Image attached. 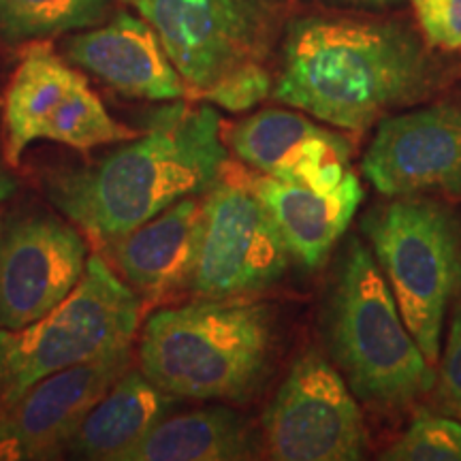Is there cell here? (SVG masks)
<instances>
[{"instance_id":"1","label":"cell","mask_w":461,"mask_h":461,"mask_svg":"<svg viewBox=\"0 0 461 461\" xmlns=\"http://www.w3.org/2000/svg\"><path fill=\"white\" fill-rule=\"evenodd\" d=\"M436 67L411 28L367 17L291 22L272 95L321 122L361 132L429 95Z\"/></svg>"},{"instance_id":"2","label":"cell","mask_w":461,"mask_h":461,"mask_svg":"<svg viewBox=\"0 0 461 461\" xmlns=\"http://www.w3.org/2000/svg\"><path fill=\"white\" fill-rule=\"evenodd\" d=\"M227 163L221 115L177 103L99 163L54 171L43 184L60 214L107 244L180 199L207 193Z\"/></svg>"},{"instance_id":"3","label":"cell","mask_w":461,"mask_h":461,"mask_svg":"<svg viewBox=\"0 0 461 461\" xmlns=\"http://www.w3.org/2000/svg\"><path fill=\"white\" fill-rule=\"evenodd\" d=\"M274 312L244 297L165 308L146 321L141 372L176 400H246L267 372Z\"/></svg>"},{"instance_id":"4","label":"cell","mask_w":461,"mask_h":461,"mask_svg":"<svg viewBox=\"0 0 461 461\" xmlns=\"http://www.w3.org/2000/svg\"><path fill=\"white\" fill-rule=\"evenodd\" d=\"M327 321L348 387L372 408L403 411L436 384L383 269L359 240L346 246Z\"/></svg>"},{"instance_id":"5","label":"cell","mask_w":461,"mask_h":461,"mask_svg":"<svg viewBox=\"0 0 461 461\" xmlns=\"http://www.w3.org/2000/svg\"><path fill=\"white\" fill-rule=\"evenodd\" d=\"M141 299L92 255L84 278L65 302L22 330H0V414L39 380L132 346Z\"/></svg>"},{"instance_id":"6","label":"cell","mask_w":461,"mask_h":461,"mask_svg":"<svg viewBox=\"0 0 461 461\" xmlns=\"http://www.w3.org/2000/svg\"><path fill=\"white\" fill-rule=\"evenodd\" d=\"M395 302L431 366L440 357L448 305L461 293V224L438 201L397 197L361 222Z\"/></svg>"},{"instance_id":"7","label":"cell","mask_w":461,"mask_h":461,"mask_svg":"<svg viewBox=\"0 0 461 461\" xmlns=\"http://www.w3.org/2000/svg\"><path fill=\"white\" fill-rule=\"evenodd\" d=\"M282 0H140L188 86L205 96L229 77L265 67L278 41Z\"/></svg>"},{"instance_id":"8","label":"cell","mask_w":461,"mask_h":461,"mask_svg":"<svg viewBox=\"0 0 461 461\" xmlns=\"http://www.w3.org/2000/svg\"><path fill=\"white\" fill-rule=\"evenodd\" d=\"M5 160L20 165L34 141L75 149L122 143L140 135L113 120L82 73L50 45H28L5 90Z\"/></svg>"},{"instance_id":"9","label":"cell","mask_w":461,"mask_h":461,"mask_svg":"<svg viewBox=\"0 0 461 461\" xmlns=\"http://www.w3.org/2000/svg\"><path fill=\"white\" fill-rule=\"evenodd\" d=\"M291 248L241 169L224 167L205 193L203 230L190 286L203 299L244 297L278 282Z\"/></svg>"},{"instance_id":"10","label":"cell","mask_w":461,"mask_h":461,"mask_svg":"<svg viewBox=\"0 0 461 461\" xmlns=\"http://www.w3.org/2000/svg\"><path fill=\"white\" fill-rule=\"evenodd\" d=\"M267 451L280 461H357L367 429L353 389L319 353H303L263 414Z\"/></svg>"},{"instance_id":"11","label":"cell","mask_w":461,"mask_h":461,"mask_svg":"<svg viewBox=\"0 0 461 461\" xmlns=\"http://www.w3.org/2000/svg\"><path fill=\"white\" fill-rule=\"evenodd\" d=\"M79 230L43 210L0 218V330H22L71 295L88 265Z\"/></svg>"},{"instance_id":"12","label":"cell","mask_w":461,"mask_h":461,"mask_svg":"<svg viewBox=\"0 0 461 461\" xmlns=\"http://www.w3.org/2000/svg\"><path fill=\"white\" fill-rule=\"evenodd\" d=\"M132 361L131 346L39 380L0 414V461L50 459L67 451L86 414Z\"/></svg>"},{"instance_id":"13","label":"cell","mask_w":461,"mask_h":461,"mask_svg":"<svg viewBox=\"0 0 461 461\" xmlns=\"http://www.w3.org/2000/svg\"><path fill=\"white\" fill-rule=\"evenodd\" d=\"M361 169L387 197L425 190L461 194V107L431 105L383 118Z\"/></svg>"},{"instance_id":"14","label":"cell","mask_w":461,"mask_h":461,"mask_svg":"<svg viewBox=\"0 0 461 461\" xmlns=\"http://www.w3.org/2000/svg\"><path fill=\"white\" fill-rule=\"evenodd\" d=\"M229 146L255 171L316 193H331L350 173V141L288 109H263L241 120L229 132Z\"/></svg>"},{"instance_id":"15","label":"cell","mask_w":461,"mask_h":461,"mask_svg":"<svg viewBox=\"0 0 461 461\" xmlns=\"http://www.w3.org/2000/svg\"><path fill=\"white\" fill-rule=\"evenodd\" d=\"M65 50L68 60L131 99L173 101L188 92L146 17L113 15L107 24L68 37Z\"/></svg>"},{"instance_id":"16","label":"cell","mask_w":461,"mask_h":461,"mask_svg":"<svg viewBox=\"0 0 461 461\" xmlns=\"http://www.w3.org/2000/svg\"><path fill=\"white\" fill-rule=\"evenodd\" d=\"M201 230L203 201L184 197L103 246L132 291L160 299L193 282Z\"/></svg>"},{"instance_id":"17","label":"cell","mask_w":461,"mask_h":461,"mask_svg":"<svg viewBox=\"0 0 461 461\" xmlns=\"http://www.w3.org/2000/svg\"><path fill=\"white\" fill-rule=\"evenodd\" d=\"M241 176L274 216L293 255L312 269L327 261L363 199L361 182L353 171L331 193H316L265 173L241 171Z\"/></svg>"},{"instance_id":"18","label":"cell","mask_w":461,"mask_h":461,"mask_svg":"<svg viewBox=\"0 0 461 461\" xmlns=\"http://www.w3.org/2000/svg\"><path fill=\"white\" fill-rule=\"evenodd\" d=\"M176 397L143 372L126 370L75 431L67 451L86 459L120 461L171 411Z\"/></svg>"},{"instance_id":"19","label":"cell","mask_w":461,"mask_h":461,"mask_svg":"<svg viewBox=\"0 0 461 461\" xmlns=\"http://www.w3.org/2000/svg\"><path fill=\"white\" fill-rule=\"evenodd\" d=\"M250 425L229 408H203L163 419L120 461H235L252 459Z\"/></svg>"},{"instance_id":"20","label":"cell","mask_w":461,"mask_h":461,"mask_svg":"<svg viewBox=\"0 0 461 461\" xmlns=\"http://www.w3.org/2000/svg\"><path fill=\"white\" fill-rule=\"evenodd\" d=\"M113 0H0V39L26 43L101 26Z\"/></svg>"},{"instance_id":"21","label":"cell","mask_w":461,"mask_h":461,"mask_svg":"<svg viewBox=\"0 0 461 461\" xmlns=\"http://www.w3.org/2000/svg\"><path fill=\"white\" fill-rule=\"evenodd\" d=\"M384 461H461V420L429 411L414 414L393 447L380 455Z\"/></svg>"},{"instance_id":"22","label":"cell","mask_w":461,"mask_h":461,"mask_svg":"<svg viewBox=\"0 0 461 461\" xmlns=\"http://www.w3.org/2000/svg\"><path fill=\"white\" fill-rule=\"evenodd\" d=\"M420 32L434 48L461 50V0H408Z\"/></svg>"},{"instance_id":"23","label":"cell","mask_w":461,"mask_h":461,"mask_svg":"<svg viewBox=\"0 0 461 461\" xmlns=\"http://www.w3.org/2000/svg\"><path fill=\"white\" fill-rule=\"evenodd\" d=\"M274 82L272 73L267 67L250 68V71H241L227 82L216 86L203 96L205 101L214 103L216 107L227 109V112H248V109L257 107L258 103L267 99L272 95Z\"/></svg>"},{"instance_id":"24","label":"cell","mask_w":461,"mask_h":461,"mask_svg":"<svg viewBox=\"0 0 461 461\" xmlns=\"http://www.w3.org/2000/svg\"><path fill=\"white\" fill-rule=\"evenodd\" d=\"M438 402L442 411L461 420V303L455 308L451 330H448Z\"/></svg>"},{"instance_id":"25","label":"cell","mask_w":461,"mask_h":461,"mask_svg":"<svg viewBox=\"0 0 461 461\" xmlns=\"http://www.w3.org/2000/svg\"><path fill=\"white\" fill-rule=\"evenodd\" d=\"M14 193H15V180L11 177V173L5 169V165L0 163V205H3Z\"/></svg>"},{"instance_id":"26","label":"cell","mask_w":461,"mask_h":461,"mask_svg":"<svg viewBox=\"0 0 461 461\" xmlns=\"http://www.w3.org/2000/svg\"><path fill=\"white\" fill-rule=\"evenodd\" d=\"M122 3H129V5H135V7H137V3H140V0H122Z\"/></svg>"}]
</instances>
